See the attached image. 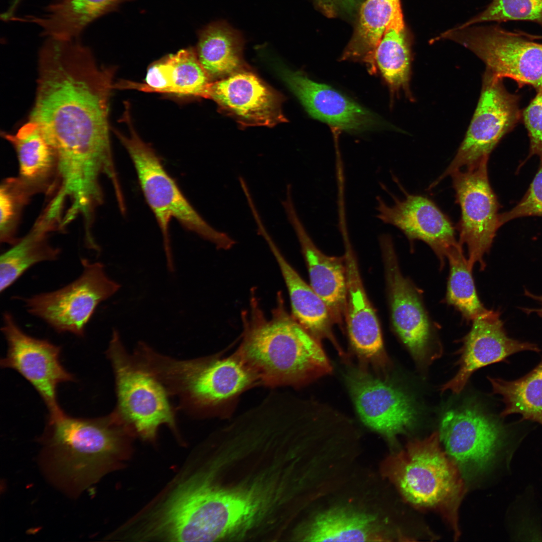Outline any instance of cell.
<instances>
[{"mask_svg": "<svg viewBox=\"0 0 542 542\" xmlns=\"http://www.w3.org/2000/svg\"><path fill=\"white\" fill-rule=\"evenodd\" d=\"M45 41L29 120L55 151L63 188L90 192L100 186L101 175L116 176L108 119L115 68L98 66L79 38Z\"/></svg>", "mask_w": 542, "mask_h": 542, "instance_id": "6da1fadb", "label": "cell"}, {"mask_svg": "<svg viewBox=\"0 0 542 542\" xmlns=\"http://www.w3.org/2000/svg\"><path fill=\"white\" fill-rule=\"evenodd\" d=\"M257 511L249 494L216 487L186 467L146 508L142 532L147 541H216L248 523Z\"/></svg>", "mask_w": 542, "mask_h": 542, "instance_id": "7a4b0ae2", "label": "cell"}, {"mask_svg": "<svg viewBox=\"0 0 542 542\" xmlns=\"http://www.w3.org/2000/svg\"><path fill=\"white\" fill-rule=\"evenodd\" d=\"M136 435L111 413L94 419L65 413L49 418L42 439V460L57 485L78 494L124 459Z\"/></svg>", "mask_w": 542, "mask_h": 542, "instance_id": "3957f363", "label": "cell"}, {"mask_svg": "<svg viewBox=\"0 0 542 542\" xmlns=\"http://www.w3.org/2000/svg\"><path fill=\"white\" fill-rule=\"evenodd\" d=\"M272 317H265L254 298L244 314L243 336L236 351L259 384L302 385L328 373L330 362L319 341L285 309L282 296Z\"/></svg>", "mask_w": 542, "mask_h": 542, "instance_id": "277c9868", "label": "cell"}, {"mask_svg": "<svg viewBox=\"0 0 542 542\" xmlns=\"http://www.w3.org/2000/svg\"><path fill=\"white\" fill-rule=\"evenodd\" d=\"M138 362L177 397L179 408L192 416H207L233 401L250 386L259 384L248 365L234 353L178 359L154 349L144 342L133 352Z\"/></svg>", "mask_w": 542, "mask_h": 542, "instance_id": "5b68a950", "label": "cell"}, {"mask_svg": "<svg viewBox=\"0 0 542 542\" xmlns=\"http://www.w3.org/2000/svg\"><path fill=\"white\" fill-rule=\"evenodd\" d=\"M439 433L410 441L390 460L388 473L414 507L440 514L454 538L460 535L459 509L466 492L459 467L440 444Z\"/></svg>", "mask_w": 542, "mask_h": 542, "instance_id": "8992f818", "label": "cell"}, {"mask_svg": "<svg viewBox=\"0 0 542 542\" xmlns=\"http://www.w3.org/2000/svg\"><path fill=\"white\" fill-rule=\"evenodd\" d=\"M125 122L129 133L124 134L116 130L115 132L132 162L144 196L162 232L169 270L173 272L175 269L169 235L170 222L173 218L217 249L232 248L235 240L203 218L167 172L155 150L136 132L130 117L126 118Z\"/></svg>", "mask_w": 542, "mask_h": 542, "instance_id": "52a82bcc", "label": "cell"}, {"mask_svg": "<svg viewBox=\"0 0 542 542\" xmlns=\"http://www.w3.org/2000/svg\"><path fill=\"white\" fill-rule=\"evenodd\" d=\"M106 353L114 376L116 404L112 413L115 417L144 440H155L163 425L177 434L176 410L168 391L127 352L116 329Z\"/></svg>", "mask_w": 542, "mask_h": 542, "instance_id": "ba28073f", "label": "cell"}, {"mask_svg": "<svg viewBox=\"0 0 542 542\" xmlns=\"http://www.w3.org/2000/svg\"><path fill=\"white\" fill-rule=\"evenodd\" d=\"M438 39L455 42L474 53L494 76L515 80L520 86L542 90V44L498 26H459Z\"/></svg>", "mask_w": 542, "mask_h": 542, "instance_id": "9c48e42d", "label": "cell"}, {"mask_svg": "<svg viewBox=\"0 0 542 542\" xmlns=\"http://www.w3.org/2000/svg\"><path fill=\"white\" fill-rule=\"evenodd\" d=\"M83 270L64 287L25 298L32 315L43 320L59 333L83 337L86 326L97 306L114 295L121 285L107 275L104 264L81 258Z\"/></svg>", "mask_w": 542, "mask_h": 542, "instance_id": "30bf717a", "label": "cell"}, {"mask_svg": "<svg viewBox=\"0 0 542 542\" xmlns=\"http://www.w3.org/2000/svg\"><path fill=\"white\" fill-rule=\"evenodd\" d=\"M498 78L486 70L476 109L458 150L447 168L429 186L431 189L462 168L489 157L520 119L519 97L509 92Z\"/></svg>", "mask_w": 542, "mask_h": 542, "instance_id": "8fae6325", "label": "cell"}, {"mask_svg": "<svg viewBox=\"0 0 542 542\" xmlns=\"http://www.w3.org/2000/svg\"><path fill=\"white\" fill-rule=\"evenodd\" d=\"M488 159L484 157L450 175L461 210L457 225L459 242L467 246L468 265L471 270L477 263L481 269L484 268V255L489 252L501 226L498 202L488 178Z\"/></svg>", "mask_w": 542, "mask_h": 542, "instance_id": "7c38bea8", "label": "cell"}, {"mask_svg": "<svg viewBox=\"0 0 542 542\" xmlns=\"http://www.w3.org/2000/svg\"><path fill=\"white\" fill-rule=\"evenodd\" d=\"M439 435L445 450L464 476L487 470L507 446V430L478 408L466 406L448 412L442 419Z\"/></svg>", "mask_w": 542, "mask_h": 542, "instance_id": "4fadbf2b", "label": "cell"}, {"mask_svg": "<svg viewBox=\"0 0 542 542\" xmlns=\"http://www.w3.org/2000/svg\"><path fill=\"white\" fill-rule=\"evenodd\" d=\"M3 320L2 331L8 349L1 367L16 370L31 383L45 403L49 418L62 415L64 413L58 402L57 387L61 383L75 381V377L61 363V347L27 334L9 312L3 314Z\"/></svg>", "mask_w": 542, "mask_h": 542, "instance_id": "5bb4252c", "label": "cell"}, {"mask_svg": "<svg viewBox=\"0 0 542 542\" xmlns=\"http://www.w3.org/2000/svg\"><path fill=\"white\" fill-rule=\"evenodd\" d=\"M393 327L419 364L427 365L434 353L431 324L421 298L401 272L393 241L388 234L379 237Z\"/></svg>", "mask_w": 542, "mask_h": 542, "instance_id": "9a60e30c", "label": "cell"}, {"mask_svg": "<svg viewBox=\"0 0 542 542\" xmlns=\"http://www.w3.org/2000/svg\"><path fill=\"white\" fill-rule=\"evenodd\" d=\"M404 197L391 195L394 204L388 205L376 197L377 217L385 224L399 229L410 242L419 240L427 243L443 265L452 251L462 247L456 237L455 227L449 217L427 196L409 194L401 186Z\"/></svg>", "mask_w": 542, "mask_h": 542, "instance_id": "2e32d148", "label": "cell"}, {"mask_svg": "<svg viewBox=\"0 0 542 542\" xmlns=\"http://www.w3.org/2000/svg\"><path fill=\"white\" fill-rule=\"evenodd\" d=\"M345 377L357 413L367 426L393 438L413 426L415 408L397 387L361 369H350Z\"/></svg>", "mask_w": 542, "mask_h": 542, "instance_id": "e0dca14e", "label": "cell"}, {"mask_svg": "<svg viewBox=\"0 0 542 542\" xmlns=\"http://www.w3.org/2000/svg\"><path fill=\"white\" fill-rule=\"evenodd\" d=\"M281 74L309 114L336 130L355 133L386 125L377 115L348 96L301 72L283 69Z\"/></svg>", "mask_w": 542, "mask_h": 542, "instance_id": "ac0fdd59", "label": "cell"}, {"mask_svg": "<svg viewBox=\"0 0 542 542\" xmlns=\"http://www.w3.org/2000/svg\"><path fill=\"white\" fill-rule=\"evenodd\" d=\"M459 351L456 375L440 390L459 393L472 374L484 366L505 361L509 356L523 351L539 352L537 345L509 337L498 312L486 310L472 321L470 332L463 338Z\"/></svg>", "mask_w": 542, "mask_h": 542, "instance_id": "d6986e66", "label": "cell"}, {"mask_svg": "<svg viewBox=\"0 0 542 542\" xmlns=\"http://www.w3.org/2000/svg\"><path fill=\"white\" fill-rule=\"evenodd\" d=\"M205 98L214 101L244 126L271 127L286 120L280 96L246 70L211 82Z\"/></svg>", "mask_w": 542, "mask_h": 542, "instance_id": "ffe728a7", "label": "cell"}, {"mask_svg": "<svg viewBox=\"0 0 542 542\" xmlns=\"http://www.w3.org/2000/svg\"><path fill=\"white\" fill-rule=\"evenodd\" d=\"M346 268L345 321L349 341L364 363L384 370L389 366L380 324L364 289L355 254L347 232L343 233Z\"/></svg>", "mask_w": 542, "mask_h": 542, "instance_id": "44dd1931", "label": "cell"}, {"mask_svg": "<svg viewBox=\"0 0 542 542\" xmlns=\"http://www.w3.org/2000/svg\"><path fill=\"white\" fill-rule=\"evenodd\" d=\"M281 204L299 242L308 270L310 285L327 306L334 323L342 325L345 320L347 298L344 256H328L316 245L297 212L292 187H286Z\"/></svg>", "mask_w": 542, "mask_h": 542, "instance_id": "7402d4cb", "label": "cell"}, {"mask_svg": "<svg viewBox=\"0 0 542 542\" xmlns=\"http://www.w3.org/2000/svg\"><path fill=\"white\" fill-rule=\"evenodd\" d=\"M255 223L258 234L265 241L278 263L288 291L293 317L318 341L328 338L337 346L332 332L334 321L325 303L287 261L262 219H257Z\"/></svg>", "mask_w": 542, "mask_h": 542, "instance_id": "603a6c76", "label": "cell"}, {"mask_svg": "<svg viewBox=\"0 0 542 542\" xmlns=\"http://www.w3.org/2000/svg\"><path fill=\"white\" fill-rule=\"evenodd\" d=\"M124 0H57L41 16H15L11 21L35 24L47 38H79L91 23L113 11Z\"/></svg>", "mask_w": 542, "mask_h": 542, "instance_id": "cb8c5ba5", "label": "cell"}, {"mask_svg": "<svg viewBox=\"0 0 542 542\" xmlns=\"http://www.w3.org/2000/svg\"><path fill=\"white\" fill-rule=\"evenodd\" d=\"M14 146L20 166L21 183L31 193L47 186L55 172L58 161L55 151L38 125L29 120L14 134L3 133Z\"/></svg>", "mask_w": 542, "mask_h": 542, "instance_id": "d4e9b609", "label": "cell"}, {"mask_svg": "<svg viewBox=\"0 0 542 542\" xmlns=\"http://www.w3.org/2000/svg\"><path fill=\"white\" fill-rule=\"evenodd\" d=\"M375 65L392 96L403 92L413 100L410 90L412 53L402 11L386 27L374 53Z\"/></svg>", "mask_w": 542, "mask_h": 542, "instance_id": "484cf974", "label": "cell"}, {"mask_svg": "<svg viewBox=\"0 0 542 542\" xmlns=\"http://www.w3.org/2000/svg\"><path fill=\"white\" fill-rule=\"evenodd\" d=\"M242 45L239 33L224 23H212L201 31L196 52L211 82L246 70Z\"/></svg>", "mask_w": 542, "mask_h": 542, "instance_id": "4316f807", "label": "cell"}, {"mask_svg": "<svg viewBox=\"0 0 542 542\" xmlns=\"http://www.w3.org/2000/svg\"><path fill=\"white\" fill-rule=\"evenodd\" d=\"M401 10L400 0H366L361 7L356 31L341 60L362 62L370 73L375 72L376 47L392 18Z\"/></svg>", "mask_w": 542, "mask_h": 542, "instance_id": "83f0119b", "label": "cell"}, {"mask_svg": "<svg viewBox=\"0 0 542 542\" xmlns=\"http://www.w3.org/2000/svg\"><path fill=\"white\" fill-rule=\"evenodd\" d=\"M44 217L32 230L1 255L0 291H5L27 270L39 262L54 261L60 250L52 246L47 233L54 225Z\"/></svg>", "mask_w": 542, "mask_h": 542, "instance_id": "f1b7e54d", "label": "cell"}, {"mask_svg": "<svg viewBox=\"0 0 542 542\" xmlns=\"http://www.w3.org/2000/svg\"><path fill=\"white\" fill-rule=\"evenodd\" d=\"M305 540L381 541L383 538L370 516L344 509H335L318 516L310 525Z\"/></svg>", "mask_w": 542, "mask_h": 542, "instance_id": "f546056e", "label": "cell"}, {"mask_svg": "<svg viewBox=\"0 0 542 542\" xmlns=\"http://www.w3.org/2000/svg\"><path fill=\"white\" fill-rule=\"evenodd\" d=\"M494 393L501 395L505 408L500 416L518 414L521 420L542 425V359L532 370L512 381L488 377Z\"/></svg>", "mask_w": 542, "mask_h": 542, "instance_id": "4dcf8cb0", "label": "cell"}, {"mask_svg": "<svg viewBox=\"0 0 542 542\" xmlns=\"http://www.w3.org/2000/svg\"><path fill=\"white\" fill-rule=\"evenodd\" d=\"M447 258L450 266L447 302L466 319L473 321L487 309L477 295L472 270L468 267L462 247L452 251Z\"/></svg>", "mask_w": 542, "mask_h": 542, "instance_id": "1f68e13d", "label": "cell"}, {"mask_svg": "<svg viewBox=\"0 0 542 542\" xmlns=\"http://www.w3.org/2000/svg\"><path fill=\"white\" fill-rule=\"evenodd\" d=\"M169 57L171 65L169 94L205 98L211 81L200 63L196 50L182 49L169 55Z\"/></svg>", "mask_w": 542, "mask_h": 542, "instance_id": "d6a6232c", "label": "cell"}, {"mask_svg": "<svg viewBox=\"0 0 542 542\" xmlns=\"http://www.w3.org/2000/svg\"><path fill=\"white\" fill-rule=\"evenodd\" d=\"M529 21L542 27V0H491L486 8L460 27L480 23Z\"/></svg>", "mask_w": 542, "mask_h": 542, "instance_id": "836d02e7", "label": "cell"}, {"mask_svg": "<svg viewBox=\"0 0 542 542\" xmlns=\"http://www.w3.org/2000/svg\"><path fill=\"white\" fill-rule=\"evenodd\" d=\"M30 193L18 178L8 180L0 190V229L2 242L14 244L16 221L21 206Z\"/></svg>", "mask_w": 542, "mask_h": 542, "instance_id": "e575fe53", "label": "cell"}, {"mask_svg": "<svg viewBox=\"0 0 542 542\" xmlns=\"http://www.w3.org/2000/svg\"><path fill=\"white\" fill-rule=\"evenodd\" d=\"M542 216V161L528 189L520 202L511 210L500 214V226L516 218Z\"/></svg>", "mask_w": 542, "mask_h": 542, "instance_id": "d590c367", "label": "cell"}, {"mask_svg": "<svg viewBox=\"0 0 542 542\" xmlns=\"http://www.w3.org/2000/svg\"><path fill=\"white\" fill-rule=\"evenodd\" d=\"M523 120L529 138L528 158L537 155L542 161V90L522 112Z\"/></svg>", "mask_w": 542, "mask_h": 542, "instance_id": "8d00e7d4", "label": "cell"}, {"mask_svg": "<svg viewBox=\"0 0 542 542\" xmlns=\"http://www.w3.org/2000/svg\"><path fill=\"white\" fill-rule=\"evenodd\" d=\"M524 293L525 295L527 297H530L531 298H532L533 299H534L535 300H536L539 303H540L541 305V307L538 309L525 308L522 309V310L527 314L535 313L537 315H538V316L542 318V296H537L535 295H533L526 290L524 291Z\"/></svg>", "mask_w": 542, "mask_h": 542, "instance_id": "74e56055", "label": "cell"}, {"mask_svg": "<svg viewBox=\"0 0 542 542\" xmlns=\"http://www.w3.org/2000/svg\"><path fill=\"white\" fill-rule=\"evenodd\" d=\"M519 33L530 40H542V35L530 34L521 30H519Z\"/></svg>", "mask_w": 542, "mask_h": 542, "instance_id": "f35d334b", "label": "cell"}, {"mask_svg": "<svg viewBox=\"0 0 542 542\" xmlns=\"http://www.w3.org/2000/svg\"><path fill=\"white\" fill-rule=\"evenodd\" d=\"M15 3L17 4H21L23 0H12Z\"/></svg>", "mask_w": 542, "mask_h": 542, "instance_id": "ab89813d", "label": "cell"}, {"mask_svg": "<svg viewBox=\"0 0 542 542\" xmlns=\"http://www.w3.org/2000/svg\"><path fill=\"white\" fill-rule=\"evenodd\" d=\"M326 1H330L331 2H337V1L341 2V1H345V0H326Z\"/></svg>", "mask_w": 542, "mask_h": 542, "instance_id": "60d3db41", "label": "cell"}]
</instances>
